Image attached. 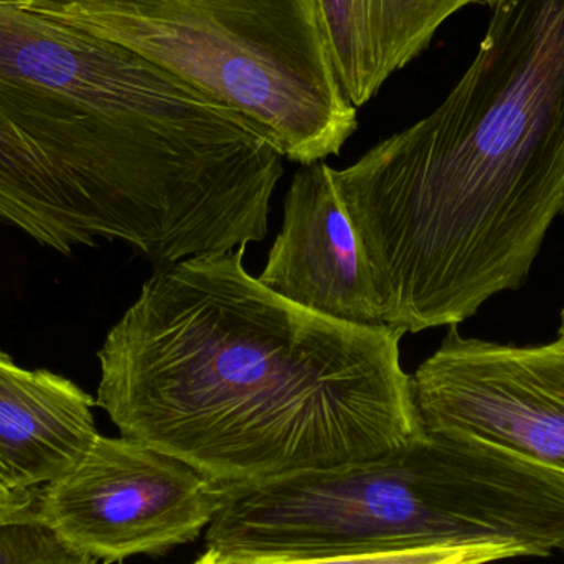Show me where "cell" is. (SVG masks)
<instances>
[{
    "instance_id": "obj_1",
    "label": "cell",
    "mask_w": 564,
    "mask_h": 564,
    "mask_svg": "<svg viewBox=\"0 0 564 564\" xmlns=\"http://www.w3.org/2000/svg\"><path fill=\"white\" fill-rule=\"evenodd\" d=\"M245 251L154 271L106 335L96 406L121 436L221 486L367 463L424 436L403 334L281 297Z\"/></svg>"
},
{
    "instance_id": "obj_2",
    "label": "cell",
    "mask_w": 564,
    "mask_h": 564,
    "mask_svg": "<svg viewBox=\"0 0 564 564\" xmlns=\"http://www.w3.org/2000/svg\"><path fill=\"white\" fill-rule=\"evenodd\" d=\"M250 119L109 40L0 0V221L154 271L260 243L284 174Z\"/></svg>"
},
{
    "instance_id": "obj_3",
    "label": "cell",
    "mask_w": 564,
    "mask_h": 564,
    "mask_svg": "<svg viewBox=\"0 0 564 564\" xmlns=\"http://www.w3.org/2000/svg\"><path fill=\"white\" fill-rule=\"evenodd\" d=\"M334 175L393 330L522 288L564 214V0H497L446 99Z\"/></svg>"
},
{
    "instance_id": "obj_4",
    "label": "cell",
    "mask_w": 564,
    "mask_h": 564,
    "mask_svg": "<svg viewBox=\"0 0 564 564\" xmlns=\"http://www.w3.org/2000/svg\"><path fill=\"white\" fill-rule=\"evenodd\" d=\"M207 549L360 555L509 543L564 553V484L474 441L426 433L367 463L227 486Z\"/></svg>"
},
{
    "instance_id": "obj_5",
    "label": "cell",
    "mask_w": 564,
    "mask_h": 564,
    "mask_svg": "<svg viewBox=\"0 0 564 564\" xmlns=\"http://www.w3.org/2000/svg\"><path fill=\"white\" fill-rule=\"evenodd\" d=\"M109 40L250 119L295 164L357 131L317 0H15Z\"/></svg>"
},
{
    "instance_id": "obj_6",
    "label": "cell",
    "mask_w": 564,
    "mask_h": 564,
    "mask_svg": "<svg viewBox=\"0 0 564 564\" xmlns=\"http://www.w3.org/2000/svg\"><path fill=\"white\" fill-rule=\"evenodd\" d=\"M227 497V486L169 454L99 434L75 466L40 487L36 520L109 564L194 542Z\"/></svg>"
},
{
    "instance_id": "obj_7",
    "label": "cell",
    "mask_w": 564,
    "mask_h": 564,
    "mask_svg": "<svg viewBox=\"0 0 564 564\" xmlns=\"http://www.w3.org/2000/svg\"><path fill=\"white\" fill-rule=\"evenodd\" d=\"M426 433L502 451L564 484V307L552 341L497 344L451 325L411 375Z\"/></svg>"
},
{
    "instance_id": "obj_8",
    "label": "cell",
    "mask_w": 564,
    "mask_h": 564,
    "mask_svg": "<svg viewBox=\"0 0 564 564\" xmlns=\"http://www.w3.org/2000/svg\"><path fill=\"white\" fill-rule=\"evenodd\" d=\"M325 162L301 165L260 280L281 297L334 321L384 325L370 267Z\"/></svg>"
},
{
    "instance_id": "obj_9",
    "label": "cell",
    "mask_w": 564,
    "mask_h": 564,
    "mask_svg": "<svg viewBox=\"0 0 564 564\" xmlns=\"http://www.w3.org/2000/svg\"><path fill=\"white\" fill-rule=\"evenodd\" d=\"M93 400L48 370H26L0 350V467L40 489L75 466L99 436Z\"/></svg>"
},
{
    "instance_id": "obj_10",
    "label": "cell",
    "mask_w": 564,
    "mask_h": 564,
    "mask_svg": "<svg viewBox=\"0 0 564 564\" xmlns=\"http://www.w3.org/2000/svg\"><path fill=\"white\" fill-rule=\"evenodd\" d=\"M497 0H317L335 75L354 108L430 46L467 6Z\"/></svg>"
},
{
    "instance_id": "obj_11",
    "label": "cell",
    "mask_w": 564,
    "mask_h": 564,
    "mask_svg": "<svg viewBox=\"0 0 564 564\" xmlns=\"http://www.w3.org/2000/svg\"><path fill=\"white\" fill-rule=\"evenodd\" d=\"M512 558H529V553L509 543L436 545L360 555H251L207 549L194 564H490Z\"/></svg>"
},
{
    "instance_id": "obj_12",
    "label": "cell",
    "mask_w": 564,
    "mask_h": 564,
    "mask_svg": "<svg viewBox=\"0 0 564 564\" xmlns=\"http://www.w3.org/2000/svg\"><path fill=\"white\" fill-rule=\"evenodd\" d=\"M0 564H105L59 539L39 520L0 527Z\"/></svg>"
},
{
    "instance_id": "obj_13",
    "label": "cell",
    "mask_w": 564,
    "mask_h": 564,
    "mask_svg": "<svg viewBox=\"0 0 564 564\" xmlns=\"http://www.w3.org/2000/svg\"><path fill=\"white\" fill-rule=\"evenodd\" d=\"M39 489L23 486L0 467V527L36 520Z\"/></svg>"
}]
</instances>
